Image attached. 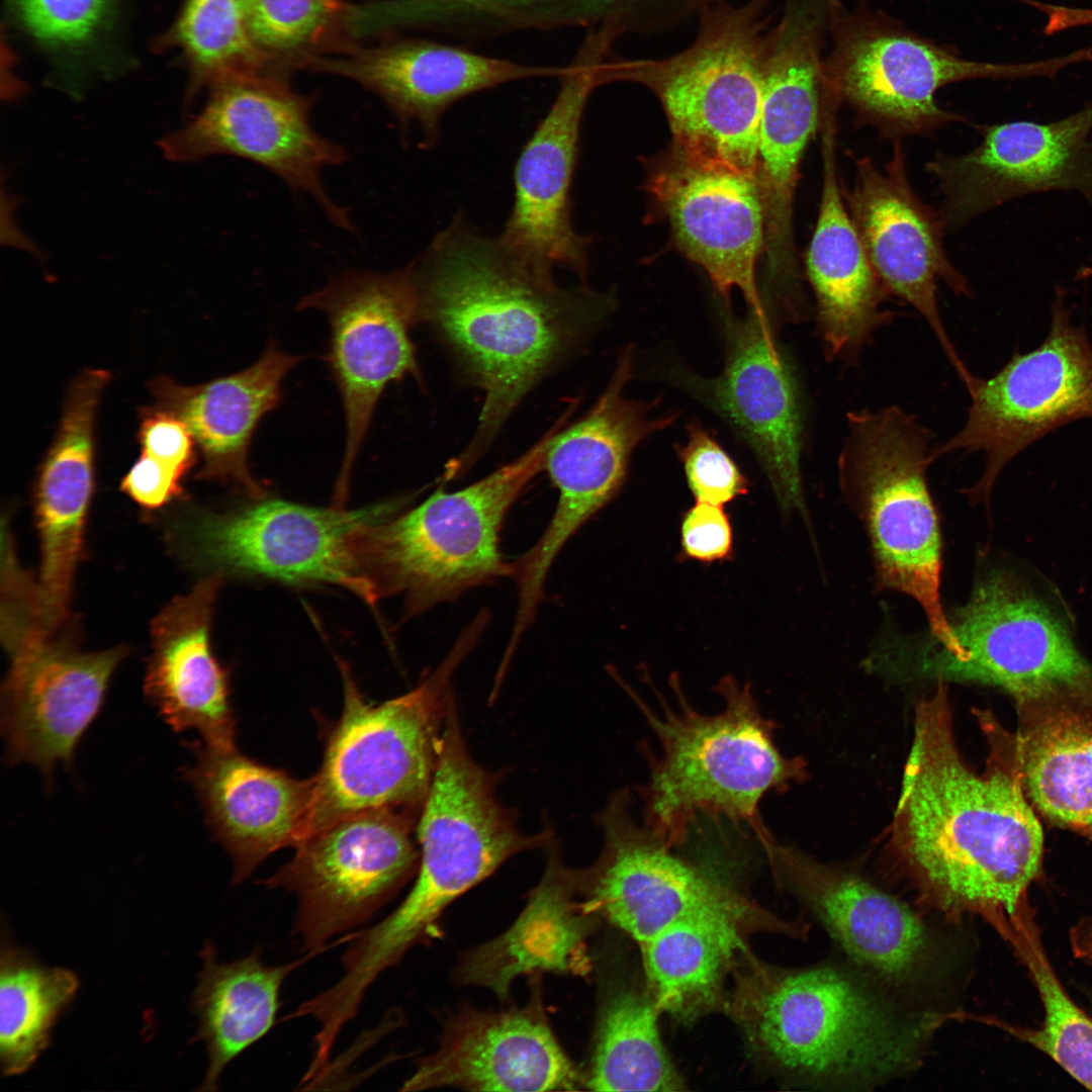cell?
Listing matches in <instances>:
<instances>
[{
  "label": "cell",
  "instance_id": "ee69618b",
  "mask_svg": "<svg viewBox=\"0 0 1092 1092\" xmlns=\"http://www.w3.org/2000/svg\"><path fill=\"white\" fill-rule=\"evenodd\" d=\"M28 30L52 44L71 46L89 38L104 21L112 0H16Z\"/></svg>",
  "mask_w": 1092,
  "mask_h": 1092
},
{
  "label": "cell",
  "instance_id": "836d02e7",
  "mask_svg": "<svg viewBox=\"0 0 1092 1092\" xmlns=\"http://www.w3.org/2000/svg\"><path fill=\"white\" fill-rule=\"evenodd\" d=\"M754 932L727 917L673 923L639 944L645 988L660 1013L690 1024L724 1011L728 977Z\"/></svg>",
  "mask_w": 1092,
  "mask_h": 1092
},
{
  "label": "cell",
  "instance_id": "9c48e42d",
  "mask_svg": "<svg viewBox=\"0 0 1092 1092\" xmlns=\"http://www.w3.org/2000/svg\"><path fill=\"white\" fill-rule=\"evenodd\" d=\"M485 625L475 618L438 667L414 690L378 704L364 698L348 665L339 661L344 706L330 729L322 766L313 777V799L302 840L364 811L388 809L420 817L453 697L451 677Z\"/></svg>",
  "mask_w": 1092,
  "mask_h": 1092
},
{
  "label": "cell",
  "instance_id": "44dd1931",
  "mask_svg": "<svg viewBox=\"0 0 1092 1092\" xmlns=\"http://www.w3.org/2000/svg\"><path fill=\"white\" fill-rule=\"evenodd\" d=\"M592 28L559 79L548 112L524 146L515 166V199L498 236L527 263L546 271L563 267L585 280L589 237L571 223L570 188L578 156L580 124L592 92L603 85L602 69L616 41Z\"/></svg>",
  "mask_w": 1092,
  "mask_h": 1092
},
{
  "label": "cell",
  "instance_id": "277c9868",
  "mask_svg": "<svg viewBox=\"0 0 1092 1092\" xmlns=\"http://www.w3.org/2000/svg\"><path fill=\"white\" fill-rule=\"evenodd\" d=\"M675 703L657 694L654 712L629 687V694L654 733L658 748L643 749L648 779L638 788L644 825L671 847L685 844L700 817L744 825L762 846L774 840L760 803L805 777L801 757H786L774 740L775 724L760 712L750 685L730 675L715 691L724 707L714 714L695 709L675 675Z\"/></svg>",
  "mask_w": 1092,
  "mask_h": 1092
},
{
  "label": "cell",
  "instance_id": "7c38bea8",
  "mask_svg": "<svg viewBox=\"0 0 1092 1092\" xmlns=\"http://www.w3.org/2000/svg\"><path fill=\"white\" fill-rule=\"evenodd\" d=\"M628 790L616 792L598 816L604 846L597 860L575 872L583 906L638 945L678 921L727 917L753 931L804 938L805 921L774 915L724 880L675 853L631 815Z\"/></svg>",
  "mask_w": 1092,
  "mask_h": 1092
},
{
  "label": "cell",
  "instance_id": "f546056e",
  "mask_svg": "<svg viewBox=\"0 0 1092 1092\" xmlns=\"http://www.w3.org/2000/svg\"><path fill=\"white\" fill-rule=\"evenodd\" d=\"M195 760L184 769L215 839L234 864L240 884L271 853L296 847L310 811L314 778L299 780L262 765L236 747L191 744Z\"/></svg>",
  "mask_w": 1092,
  "mask_h": 1092
},
{
  "label": "cell",
  "instance_id": "681fc988",
  "mask_svg": "<svg viewBox=\"0 0 1092 1092\" xmlns=\"http://www.w3.org/2000/svg\"><path fill=\"white\" fill-rule=\"evenodd\" d=\"M1070 937L1075 954L1092 962V915L1078 922L1071 930Z\"/></svg>",
  "mask_w": 1092,
  "mask_h": 1092
},
{
  "label": "cell",
  "instance_id": "d590c367",
  "mask_svg": "<svg viewBox=\"0 0 1092 1092\" xmlns=\"http://www.w3.org/2000/svg\"><path fill=\"white\" fill-rule=\"evenodd\" d=\"M300 960L270 966L261 950L233 962L216 960L208 944L202 950V969L193 995L198 1017L197 1036L204 1042L208 1066L200 1090L215 1091L219 1078L239 1055L264 1037L273 1027L280 1007V991Z\"/></svg>",
  "mask_w": 1092,
  "mask_h": 1092
},
{
  "label": "cell",
  "instance_id": "ab89813d",
  "mask_svg": "<svg viewBox=\"0 0 1092 1092\" xmlns=\"http://www.w3.org/2000/svg\"><path fill=\"white\" fill-rule=\"evenodd\" d=\"M178 37L204 81L271 72L274 62L254 41L240 0H186Z\"/></svg>",
  "mask_w": 1092,
  "mask_h": 1092
},
{
  "label": "cell",
  "instance_id": "30bf717a",
  "mask_svg": "<svg viewBox=\"0 0 1092 1092\" xmlns=\"http://www.w3.org/2000/svg\"><path fill=\"white\" fill-rule=\"evenodd\" d=\"M846 425L839 480L864 519L878 584L915 599L936 641L960 657L940 601L941 538L926 479L933 435L898 405L848 412Z\"/></svg>",
  "mask_w": 1092,
  "mask_h": 1092
},
{
  "label": "cell",
  "instance_id": "9a60e30c",
  "mask_svg": "<svg viewBox=\"0 0 1092 1092\" xmlns=\"http://www.w3.org/2000/svg\"><path fill=\"white\" fill-rule=\"evenodd\" d=\"M826 0H786L768 32L756 180L770 278L786 304L803 301L794 241V201L805 151L820 130L830 93L821 56Z\"/></svg>",
  "mask_w": 1092,
  "mask_h": 1092
},
{
  "label": "cell",
  "instance_id": "4fadbf2b",
  "mask_svg": "<svg viewBox=\"0 0 1092 1092\" xmlns=\"http://www.w3.org/2000/svg\"><path fill=\"white\" fill-rule=\"evenodd\" d=\"M248 498L226 511H199L180 525L193 565L222 576L336 584L376 604L357 573L354 541L364 527L402 511L408 497L353 510L334 505L315 508L267 495Z\"/></svg>",
  "mask_w": 1092,
  "mask_h": 1092
},
{
  "label": "cell",
  "instance_id": "f907efd6",
  "mask_svg": "<svg viewBox=\"0 0 1092 1092\" xmlns=\"http://www.w3.org/2000/svg\"><path fill=\"white\" fill-rule=\"evenodd\" d=\"M413 1H419V2H423L425 4H431V3L441 2V1H444V0H413Z\"/></svg>",
  "mask_w": 1092,
  "mask_h": 1092
},
{
  "label": "cell",
  "instance_id": "2e32d148",
  "mask_svg": "<svg viewBox=\"0 0 1092 1092\" xmlns=\"http://www.w3.org/2000/svg\"><path fill=\"white\" fill-rule=\"evenodd\" d=\"M418 819L388 809L343 818L303 839L289 862L260 881L296 896L292 932L303 951L317 954L370 921L417 874Z\"/></svg>",
  "mask_w": 1092,
  "mask_h": 1092
},
{
  "label": "cell",
  "instance_id": "60d3db41",
  "mask_svg": "<svg viewBox=\"0 0 1092 1092\" xmlns=\"http://www.w3.org/2000/svg\"><path fill=\"white\" fill-rule=\"evenodd\" d=\"M256 44L273 61L305 65L329 44L348 10L342 0H240Z\"/></svg>",
  "mask_w": 1092,
  "mask_h": 1092
},
{
  "label": "cell",
  "instance_id": "4316f807",
  "mask_svg": "<svg viewBox=\"0 0 1092 1092\" xmlns=\"http://www.w3.org/2000/svg\"><path fill=\"white\" fill-rule=\"evenodd\" d=\"M585 1085L536 1001L506 1011L468 1010L444 1029L401 1090H573Z\"/></svg>",
  "mask_w": 1092,
  "mask_h": 1092
},
{
  "label": "cell",
  "instance_id": "7bdbcfd3",
  "mask_svg": "<svg viewBox=\"0 0 1092 1092\" xmlns=\"http://www.w3.org/2000/svg\"><path fill=\"white\" fill-rule=\"evenodd\" d=\"M688 435L677 453L696 502L722 506L748 491L745 475L705 429L693 423Z\"/></svg>",
  "mask_w": 1092,
  "mask_h": 1092
},
{
  "label": "cell",
  "instance_id": "8d00e7d4",
  "mask_svg": "<svg viewBox=\"0 0 1092 1092\" xmlns=\"http://www.w3.org/2000/svg\"><path fill=\"white\" fill-rule=\"evenodd\" d=\"M656 1007L646 988L619 987L606 999L598 1024L585 1085L594 1091L684 1089L658 1028Z\"/></svg>",
  "mask_w": 1092,
  "mask_h": 1092
},
{
  "label": "cell",
  "instance_id": "bcb514c9",
  "mask_svg": "<svg viewBox=\"0 0 1092 1092\" xmlns=\"http://www.w3.org/2000/svg\"><path fill=\"white\" fill-rule=\"evenodd\" d=\"M681 551L687 558L711 563L731 556L733 532L722 506L697 502L681 521Z\"/></svg>",
  "mask_w": 1092,
  "mask_h": 1092
},
{
  "label": "cell",
  "instance_id": "d6986e66",
  "mask_svg": "<svg viewBox=\"0 0 1092 1092\" xmlns=\"http://www.w3.org/2000/svg\"><path fill=\"white\" fill-rule=\"evenodd\" d=\"M632 348L622 351L613 376L594 406L555 436L544 469L558 491L555 511L538 541L512 562L517 586L515 622L531 626L544 598L546 576L569 539L623 485L635 447L673 423L676 414L653 417L656 401L624 396L633 373Z\"/></svg>",
  "mask_w": 1092,
  "mask_h": 1092
},
{
  "label": "cell",
  "instance_id": "e575fe53",
  "mask_svg": "<svg viewBox=\"0 0 1092 1092\" xmlns=\"http://www.w3.org/2000/svg\"><path fill=\"white\" fill-rule=\"evenodd\" d=\"M575 872L549 850L544 876L514 926L500 937L471 952L461 967V979L483 985L505 996L515 976L532 970L567 971L579 966L587 930L582 904L574 902Z\"/></svg>",
  "mask_w": 1092,
  "mask_h": 1092
},
{
  "label": "cell",
  "instance_id": "1f68e13d",
  "mask_svg": "<svg viewBox=\"0 0 1092 1092\" xmlns=\"http://www.w3.org/2000/svg\"><path fill=\"white\" fill-rule=\"evenodd\" d=\"M300 360L270 341L242 371L192 386L164 376L151 382L155 407L179 418L194 438L202 457L198 478L232 484L247 497L266 495L251 473L249 448L262 418L279 404L284 378Z\"/></svg>",
  "mask_w": 1092,
  "mask_h": 1092
},
{
  "label": "cell",
  "instance_id": "7dc6e473",
  "mask_svg": "<svg viewBox=\"0 0 1092 1092\" xmlns=\"http://www.w3.org/2000/svg\"><path fill=\"white\" fill-rule=\"evenodd\" d=\"M183 477L142 453L123 476L121 490L147 510L159 509L182 495Z\"/></svg>",
  "mask_w": 1092,
  "mask_h": 1092
},
{
  "label": "cell",
  "instance_id": "ac0fdd59",
  "mask_svg": "<svg viewBox=\"0 0 1092 1092\" xmlns=\"http://www.w3.org/2000/svg\"><path fill=\"white\" fill-rule=\"evenodd\" d=\"M413 262L386 273L349 270L304 296L298 308L322 310L331 338L329 366L345 415L346 442L334 504L344 506L351 472L385 388L421 379L410 332L420 322Z\"/></svg>",
  "mask_w": 1092,
  "mask_h": 1092
},
{
  "label": "cell",
  "instance_id": "d6a6232c",
  "mask_svg": "<svg viewBox=\"0 0 1092 1092\" xmlns=\"http://www.w3.org/2000/svg\"><path fill=\"white\" fill-rule=\"evenodd\" d=\"M1012 757L1024 794L1049 822L1092 839V707L1018 706Z\"/></svg>",
  "mask_w": 1092,
  "mask_h": 1092
},
{
  "label": "cell",
  "instance_id": "5b68a950",
  "mask_svg": "<svg viewBox=\"0 0 1092 1092\" xmlns=\"http://www.w3.org/2000/svg\"><path fill=\"white\" fill-rule=\"evenodd\" d=\"M572 415L567 408L525 453L456 491L442 488L417 507L361 529L358 575L375 599L400 597L415 616L465 592L512 577L500 552L506 517L544 469L548 449Z\"/></svg>",
  "mask_w": 1092,
  "mask_h": 1092
},
{
  "label": "cell",
  "instance_id": "c3c4849f",
  "mask_svg": "<svg viewBox=\"0 0 1092 1092\" xmlns=\"http://www.w3.org/2000/svg\"><path fill=\"white\" fill-rule=\"evenodd\" d=\"M1025 3L1045 15L1046 22L1042 30L1046 35L1092 25V8H1075L1035 0H1025Z\"/></svg>",
  "mask_w": 1092,
  "mask_h": 1092
},
{
  "label": "cell",
  "instance_id": "cb8c5ba5",
  "mask_svg": "<svg viewBox=\"0 0 1092 1092\" xmlns=\"http://www.w3.org/2000/svg\"><path fill=\"white\" fill-rule=\"evenodd\" d=\"M56 633L34 625L7 643L11 666L1 697L8 761L30 762L48 780L58 763L71 766L126 654L123 647L83 652Z\"/></svg>",
  "mask_w": 1092,
  "mask_h": 1092
},
{
  "label": "cell",
  "instance_id": "ffe728a7",
  "mask_svg": "<svg viewBox=\"0 0 1092 1092\" xmlns=\"http://www.w3.org/2000/svg\"><path fill=\"white\" fill-rule=\"evenodd\" d=\"M762 848L777 882L868 974L910 992L938 987L948 977L952 964L942 938L906 903L859 874L776 839Z\"/></svg>",
  "mask_w": 1092,
  "mask_h": 1092
},
{
  "label": "cell",
  "instance_id": "8992f818",
  "mask_svg": "<svg viewBox=\"0 0 1092 1092\" xmlns=\"http://www.w3.org/2000/svg\"><path fill=\"white\" fill-rule=\"evenodd\" d=\"M949 624L961 657L934 638L885 641L881 666L900 678L986 685L1017 706L1074 702L1092 707V664L1079 651L1068 622L1022 577L1005 568L980 575L969 602Z\"/></svg>",
  "mask_w": 1092,
  "mask_h": 1092
},
{
  "label": "cell",
  "instance_id": "8fae6325",
  "mask_svg": "<svg viewBox=\"0 0 1092 1092\" xmlns=\"http://www.w3.org/2000/svg\"><path fill=\"white\" fill-rule=\"evenodd\" d=\"M829 26L834 32L825 60L829 85L840 104L853 111L857 125L873 126L892 143L967 121L937 104L935 94L944 85L980 78H1051L1086 60L1081 50L1022 64L965 60L882 16L842 13L833 0Z\"/></svg>",
  "mask_w": 1092,
  "mask_h": 1092
},
{
  "label": "cell",
  "instance_id": "b9f144b4",
  "mask_svg": "<svg viewBox=\"0 0 1092 1092\" xmlns=\"http://www.w3.org/2000/svg\"><path fill=\"white\" fill-rule=\"evenodd\" d=\"M721 1L725 0H546L572 26L609 24L622 35L665 31Z\"/></svg>",
  "mask_w": 1092,
  "mask_h": 1092
},
{
  "label": "cell",
  "instance_id": "484cf974",
  "mask_svg": "<svg viewBox=\"0 0 1092 1092\" xmlns=\"http://www.w3.org/2000/svg\"><path fill=\"white\" fill-rule=\"evenodd\" d=\"M728 332L725 368L705 394L752 448L784 511L805 514L803 424L794 376L766 315L751 311Z\"/></svg>",
  "mask_w": 1092,
  "mask_h": 1092
},
{
  "label": "cell",
  "instance_id": "6da1fadb",
  "mask_svg": "<svg viewBox=\"0 0 1092 1092\" xmlns=\"http://www.w3.org/2000/svg\"><path fill=\"white\" fill-rule=\"evenodd\" d=\"M992 756L981 774L966 762L939 682L916 709L891 845L923 905L953 923L979 916L1004 938L1039 872L1043 835L1012 754L993 746Z\"/></svg>",
  "mask_w": 1092,
  "mask_h": 1092
},
{
  "label": "cell",
  "instance_id": "7402d4cb",
  "mask_svg": "<svg viewBox=\"0 0 1092 1092\" xmlns=\"http://www.w3.org/2000/svg\"><path fill=\"white\" fill-rule=\"evenodd\" d=\"M892 145L883 170L868 156H851L854 180L850 188L841 184L843 199L884 288L918 311L966 386L974 374L944 327L937 283L958 296L971 297L973 290L943 247L946 225L940 212L923 202L909 182L902 141Z\"/></svg>",
  "mask_w": 1092,
  "mask_h": 1092
},
{
  "label": "cell",
  "instance_id": "3957f363",
  "mask_svg": "<svg viewBox=\"0 0 1092 1092\" xmlns=\"http://www.w3.org/2000/svg\"><path fill=\"white\" fill-rule=\"evenodd\" d=\"M724 1012L769 1067L809 1084L849 1089L914 1068L943 1020L906 1014L840 968L784 969L749 948L732 971Z\"/></svg>",
  "mask_w": 1092,
  "mask_h": 1092
},
{
  "label": "cell",
  "instance_id": "f6af8a7d",
  "mask_svg": "<svg viewBox=\"0 0 1092 1092\" xmlns=\"http://www.w3.org/2000/svg\"><path fill=\"white\" fill-rule=\"evenodd\" d=\"M145 453L182 477L196 460V443L186 424L155 406L145 407L139 429Z\"/></svg>",
  "mask_w": 1092,
  "mask_h": 1092
},
{
  "label": "cell",
  "instance_id": "52a82bcc",
  "mask_svg": "<svg viewBox=\"0 0 1092 1092\" xmlns=\"http://www.w3.org/2000/svg\"><path fill=\"white\" fill-rule=\"evenodd\" d=\"M772 0H725L703 9L694 39L667 57L612 59L604 84H640L659 100L672 147L756 177L763 69Z\"/></svg>",
  "mask_w": 1092,
  "mask_h": 1092
},
{
  "label": "cell",
  "instance_id": "5bb4252c",
  "mask_svg": "<svg viewBox=\"0 0 1092 1092\" xmlns=\"http://www.w3.org/2000/svg\"><path fill=\"white\" fill-rule=\"evenodd\" d=\"M1058 286L1048 336L1033 350L1016 351L993 376H973L963 428L933 446L932 461L951 453L980 452L985 467L979 481L964 490L970 502H988L1004 467L1025 448L1069 423L1092 418V343L1072 322Z\"/></svg>",
  "mask_w": 1092,
  "mask_h": 1092
},
{
  "label": "cell",
  "instance_id": "d4e9b609",
  "mask_svg": "<svg viewBox=\"0 0 1092 1092\" xmlns=\"http://www.w3.org/2000/svg\"><path fill=\"white\" fill-rule=\"evenodd\" d=\"M647 190L679 251L705 270L725 302L736 288L751 311L765 316L755 278L765 241L756 177L672 147L650 173Z\"/></svg>",
  "mask_w": 1092,
  "mask_h": 1092
},
{
  "label": "cell",
  "instance_id": "7a4b0ae2",
  "mask_svg": "<svg viewBox=\"0 0 1092 1092\" xmlns=\"http://www.w3.org/2000/svg\"><path fill=\"white\" fill-rule=\"evenodd\" d=\"M420 322L483 391L473 438L447 465L455 477L492 442L523 397L606 316L611 299L563 288L461 215L413 262Z\"/></svg>",
  "mask_w": 1092,
  "mask_h": 1092
},
{
  "label": "cell",
  "instance_id": "4dcf8cb0",
  "mask_svg": "<svg viewBox=\"0 0 1092 1092\" xmlns=\"http://www.w3.org/2000/svg\"><path fill=\"white\" fill-rule=\"evenodd\" d=\"M222 577L208 575L155 617L144 690L174 731L195 730L207 745L233 748L236 720L228 673L215 658L210 641L213 606Z\"/></svg>",
  "mask_w": 1092,
  "mask_h": 1092
},
{
  "label": "cell",
  "instance_id": "ba28073f",
  "mask_svg": "<svg viewBox=\"0 0 1092 1092\" xmlns=\"http://www.w3.org/2000/svg\"><path fill=\"white\" fill-rule=\"evenodd\" d=\"M496 778L470 755L455 699L445 715L438 761L417 822L420 862L404 900L364 929L361 949L388 969L426 939L443 910L510 857L550 841L543 831L525 834L495 796Z\"/></svg>",
  "mask_w": 1092,
  "mask_h": 1092
},
{
  "label": "cell",
  "instance_id": "e0dca14e",
  "mask_svg": "<svg viewBox=\"0 0 1092 1092\" xmlns=\"http://www.w3.org/2000/svg\"><path fill=\"white\" fill-rule=\"evenodd\" d=\"M311 105L280 74L236 75L212 85L202 110L159 146L173 162L231 155L256 163L310 195L335 225L353 231L347 209L330 197L322 176L346 160V151L312 127Z\"/></svg>",
  "mask_w": 1092,
  "mask_h": 1092
},
{
  "label": "cell",
  "instance_id": "f1b7e54d",
  "mask_svg": "<svg viewBox=\"0 0 1092 1092\" xmlns=\"http://www.w3.org/2000/svg\"><path fill=\"white\" fill-rule=\"evenodd\" d=\"M837 110L829 105L822 116L821 199L804 260L825 356L853 365L875 333L895 314L884 308L889 294L864 253L843 199L836 165Z\"/></svg>",
  "mask_w": 1092,
  "mask_h": 1092
},
{
  "label": "cell",
  "instance_id": "603a6c76",
  "mask_svg": "<svg viewBox=\"0 0 1092 1092\" xmlns=\"http://www.w3.org/2000/svg\"><path fill=\"white\" fill-rule=\"evenodd\" d=\"M982 140L968 153H937L925 165L953 231L1010 200L1064 191L1092 203V103L1055 121L975 125Z\"/></svg>",
  "mask_w": 1092,
  "mask_h": 1092
},
{
  "label": "cell",
  "instance_id": "83f0119b",
  "mask_svg": "<svg viewBox=\"0 0 1092 1092\" xmlns=\"http://www.w3.org/2000/svg\"><path fill=\"white\" fill-rule=\"evenodd\" d=\"M312 68L345 76L378 95L404 126L421 128L424 146L439 138L443 113L458 100L496 86L562 77L564 67L533 66L426 39H401L356 50L340 60L312 59Z\"/></svg>",
  "mask_w": 1092,
  "mask_h": 1092
},
{
  "label": "cell",
  "instance_id": "f35d334b",
  "mask_svg": "<svg viewBox=\"0 0 1092 1092\" xmlns=\"http://www.w3.org/2000/svg\"><path fill=\"white\" fill-rule=\"evenodd\" d=\"M1026 965L1043 1006L1039 1029L1010 1028L1050 1056L1081 1084L1092 1090V1019L1068 996L1041 945L1033 915L1025 900L1006 939Z\"/></svg>",
  "mask_w": 1092,
  "mask_h": 1092
},
{
  "label": "cell",
  "instance_id": "74e56055",
  "mask_svg": "<svg viewBox=\"0 0 1092 1092\" xmlns=\"http://www.w3.org/2000/svg\"><path fill=\"white\" fill-rule=\"evenodd\" d=\"M78 988L72 971L47 968L23 950L2 947L0 1062L4 1076L23 1074L36 1062Z\"/></svg>",
  "mask_w": 1092,
  "mask_h": 1092
}]
</instances>
